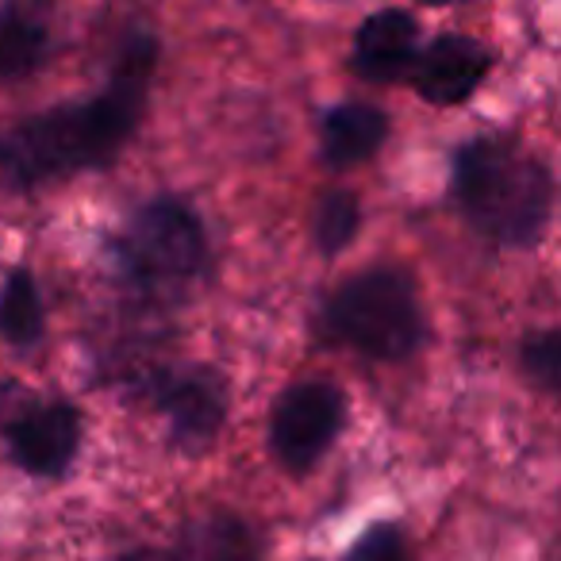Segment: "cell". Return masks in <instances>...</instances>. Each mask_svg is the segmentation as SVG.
<instances>
[{"instance_id":"obj_1","label":"cell","mask_w":561,"mask_h":561,"mask_svg":"<svg viewBox=\"0 0 561 561\" xmlns=\"http://www.w3.org/2000/svg\"><path fill=\"white\" fill-rule=\"evenodd\" d=\"M162 39L135 24L112 55L104 89L43 108L0 131V193L27 196L62 181L104 173L135 142L150 104Z\"/></svg>"},{"instance_id":"obj_2","label":"cell","mask_w":561,"mask_h":561,"mask_svg":"<svg viewBox=\"0 0 561 561\" xmlns=\"http://www.w3.org/2000/svg\"><path fill=\"white\" fill-rule=\"evenodd\" d=\"M101 265L131 316L170 320L216 280V242L188 196L154 193L101 239Z\"/></svg>"},{"instance_id":"obj_3","label":"cell","mask_w":561,"mask_h":561,"mask_svg":"<svg viewBox=\"0 0 561 561\" xmlns=\"http://www.w3.org/2000/svg\"><path fill=\"white\" fill-rule=\"evenodd\" d=\"M553 170L519 135H469L450 158V204L496 250H538L553 224Z\"/></svg>"},{"instance_id":"obj_4","label":"cell","mask_w":561,"mask_h":561,"mask_svg":"<svg viewBox=\"0 0 561 561\" xmlns=\"http://www.w3.org/2000/svg\"><path fill=\"white\" fill-rule=\"evenodd\" d=\"M96 381L116 389L127 404L154 412L165 427V443L185 458L208 454L231 415V381L224 369L170 358L139 339L96 351Z\"/></svg>"},{"instance_id":"obj_5","label":"cell","mask_w":561,"mask_h":561,"mask_svg":"<svg viewBox=\"0 0 561 561\" xmlns=\"http://www.w3.org/2000/svg\"><path fill=\"white\" fill-rule=\"evenodd\" d=\"M312 335L331 351H351L381 366L415 358L427 343L415 277L404 265H366L351 273L316 305Z\"/></svg>"},{"instance_id":"obj_6","label":"cell","mask_w":561,"mask_h":561,"mask_svg":"<svg viewBox=\"0 0 561 561\" xmlns=\"http://www.w3.org/2000/svg\"><path fill=\"white\" fill-rule=\"evenodd\" d=\"M0 438L20 473L35 481H62L78 466L85 443L81 408L58 397H39L20 381H0Z\"/></svg>"},{"instance_id":"obj_7","label":"cell","mask_w":561,"mask_h":561,"mask_svg":"<svg viewBox=\"0 0 561 561\" xmlns=\"http://www.w3.org/2000/svg\"><path fill=\"white\" fill-rule=\"evenodd\" d=\"M351 420V397L331 377H300L285 385L270 408V454L289 477H308Z\"/></svg>"},{"instance_id":"obj_8","label":"cell","mask_w":561,"mask_h":561,"mask_svg":"<svg viewBox=\"0 0 561 561\" xmlns=\"http://www.w3.org/2000/svg\"><path fill=\"white\" fill-rule=\"evenodd\" d=\"M496 50L466 32H443L420 47L412 62V89L431 108H458L489 81Z\"/></svg>"},{"instance_id":"obj_9","label":"cell","mask_w":561,"mask_h":561,"mask_svg":"<svg viewBox=\"0 0 561 561\" xmlns=\"http://www.w3.org/2000/svg\"><path fill=\"white\" fill-rule=\"evenodd\" d=\"M62 47L58 0H0V85H24Z\"/></svg>"},{"instance_id":"obj_10","label":"cell","mask_w":561,"mask_h":561,"mask_svg":"<svg viewBox=\"0 0 561 561\" xmlns=\"http://www.w3.org/2000/svg\"><path fill=\"white\" fill-rule=\"evenodd\" d=\"M423 47L420 20L408 9H377L358 24L351 39V73L366 85H400L412 73Z\"/></svg>"},{"instance_id":"obj_11","label":"cell","mask_w":561,"mask_h":561,"mask_svg":"<svg viewBox=\"0 0 561 561\" xmlns=\"http://www.w3.org/2000/svg\"><path fill=\"white\" fill-rule=\"evenodd\" d=\"M162 561H265V542L247 515L211 504L181 523Z\"/></svg>"},{"instance_id":"obj_12","label":"cell","mask_w":561,"mask_h":561,"mask_svg":"<svg viewBox=\"0 0 561 561\" xmlns=\"http://www.w3.org/2000/svg\"><path fill=\"white\" fill-rule=\"evenodd\" d=\"M392 119L369 101H339L320 112V162L335 173L358 170L385 150Z\"/></svg>"},{"instance_id":"obj_13","label":"cell","mask_w":561,"mask_h":561,"mask_svg":"<svg viewBox=\"0 0 561 561\" xmlns=\"http://www.w3.org/2000/svg\"><path fill=\"white\" fill-rule=\"evenodd\" d=\"M47 339V305L32 265H12L0 277V343L16 354H32Z\"/></svg>"},{"instance_id":"obj_14","label":"cell","mask_w":561,"mask_h":561,"mask_svg":"<svg viewBox=\"0 0 561 561\" xmlns=\"http://www.w3.org/2000/svg\"><path fill=\"white\" fill-rule=\"evenodd\" d=\"M362 231V201L354 188H323L312 204V247L320 257H339Z\"/></svg>"},{"instance_id":"obj_15","label":"cell","mask_w":561,"mask_h":561,"mask_svg":"<svg viewBox=\"0 0 561 561\" xmlns=\"http://www.w3.org/2000/svg\"><path fill=\"white\" fill-rule=\"evenodd\" d=\"M519 369L527 385H535L546 397L561 392V335L558 328L527 331L519 343Z\"/></svg>"},{"instance_id":"obj_16","label":"cell","mask_w":561,"mask_h":561,"mask_svg":"<svg viewBox=\"0 0 561 561\" xmlns=\"http://www.w3.org/2000/svg\"><path fill=\"white\" fill-rule=\"evenodd\" d=\"M343 561H415L404 527L392 519H377L346 546Z\"/></svg>"},{"instance_id":"obj_17","label":"cell","mask_w":561,"mask_h":561,"mask_svg":"<svg viewBox=\"0 0 561 561\" xmlns=\"http://www.w3.org/2000/svg\"><path fill=\"white\" fill-rule=\"evenodd\" d=\"M108 561H158V553L150 550V546H127V550H119L116 558Z\"/></svg>"},{"instance_id":"obj_18","label":"cell","mask_w":561,"mask_h":561,"mask_svg":"<svg viewBox=\"0 0 561 561\" xmlns=\"http://www.w3.org/2000/svg\"><path fill=\"white\" fill-rule=\"evenodd\" d=\"M415 4H427V9H450V4H461V0H415Z\"/></svg>"},{"instance_id":"obj_19","label":"cell","mask_w":561,"mask_h":561,"mask_svg":"<svg viewBox=\"0 0 561 561\" xmlns=\"http://www.w3.org/2000/svg\"><path fill=\"white\" fill-rule=\"evenodd\" d=\"M305 561H320V558H305Z\"/></svg>"}]
</instances>
